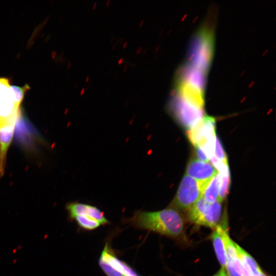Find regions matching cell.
<instances>
[{"label":"cell","mask_w":276,"mask_h":276,"mask_svg":"<svg viewBox=\"0 0 276 276\" xmlns=\"http://www.w3.org/2000/svg\"><path fill=\"white\" fill-rule=\"evenodd\" d=\"M135 276H139V275H135Z\"/></svg>","instance_id":"20"},{"label":"cell","mask_w":276,"mask_h":276,"mask_svg":"<svg viewBox=\"0 0 276 276\" xmlns=\"http://www.w3.org/2000/svg\"><path fill=\"white\" fill-rule=\"evenodd\" d=\"M213 276H228L226 274L225 270L223 268H221L219 271H218Z\"/></svg>","instance_id":"17"},{"label":"cell","mask_w":276,"mask_h":276,"mask_svg":"<svg viewBox=\"0 0 276 276\" xmlns=\"http://www.w3.org/2000/svg\"><path fill=\"white\" fill-rule=\"evenodd\" d=\"M5 78H0V83L2 82Z\"/></svg>","instance_id":"18"},{"label":"cell","mask_w":276,"mask_h":276,"mask_svg":"<svg viewBox=\"0 0 276 276\" xmlns=\"http://www.w3.org/2000/svg\"><path fill=\"white\" fill-rule=\"evenodd\" d=\"M220 179L219 173L215 175L206 185L202 197L209 203H213L218 200Z\"/></svg>","instance_id":"12"},{"label":"cell","mask_w":276,"mask_h":276,"mask_svg":"<svg viewBox=\"0 0 276 276\" xmlns=\"http://www.w3.org/2000/svg\"><path fill=\"white\" fill-rule=\"evenodd\" d=\"M99 264L107 276H135L137 273L125 262L119 259L106 243L99 260Z\"/></svg>","instance_id":"5"},{"label":"cell","mask_w":276,"mask_h":276,"mask_svg":"<svg viewBox=\"0 0 276 276\" xmlns=\"http://www.w3.org/2000/svg\"><path fill=\"white\" fill-rule=\"evenodd\" d=\"M16 121H10L0 124V174L3 175L8 149L13 136Z\"/></svg>","instance_id":"9"},{"label":"cell","mask_w":276,"mask_h":276,"mask_svg":"<svg viewBox=\"0 0 276 276\" xmlns=\"http://www.w3.org/2000/svg\"><path fill=\"white\" fill-rule=\"evenodd\" d=\"M66 209L71 219L81 215L93 218L99 221L102 225L109 223L104 212L95 206L81 202H72L66 205Z\"/></svg>","instance_id":"8"},{"label":"cell","mask_w":276,"mask_h":276,"mask_svg":"<svg viewBox=\"0 0 276 276\" xmlns=\"http://www.w3.org/2000/svg\"><path fill=\"white\" fill-rule=\"evenodd\" d=\"M215 128V119L205 116L187 132L188 138L192 144L196 148H200L209 160L214 156L217 137Z\"/></svg>","instance_id":"2"},{"label":"cell","mask_w":276,"mask_h":276,"mask_svg":"<svg viewBox=\"0 0 276 276\" xmlns=\"http://www.w3.org/2000/svg\"><path fill=\"white\" fill-rule=\"evenodd\" d=\"M222 231V228L219 226L215 228L211 235V239L218 260L222 268H225L227 258Z\"/></svg>","instance_id":"11"},{"label":"cell","mask_w":276,"mask_h":276,"mask_svg":"<svg viewBox=\"0 0 276 276\" xmlns=\"http://www.w3.org/2000/svg\"><path fill=\"white\" fill-rule=\"evenodd\" d=\"M214 156L222 163H227V158L224 149L219 139L216 137L214 148Z\"/></svg>","instance_id":"15"},{"label":"cell","mask_w":276,"mask_h":276,"mask_svg":"<svg viewBox=\"0 0 276 276\" xmlns=\"http://www.w3.org/2000/svg\"><path fill=\"white\" fill-rule=\"evenodd\" d=\"M128 221L139 229L170 238H178L183 233V220L175 209L167 208L153 212L138 211Z\"/></svg>","instance_id":"1"},{"label":"cell","mask_w":276,"mask_h":276,"mask_svg":"<svg viewBox=\"0 0 276 276\" xmlns=\"http://www.w3.org/2000/svg\"><path fill=\"white\" fill-rule=\"evenodd\" d=\"M221 203H209L201 197L187 210V218L196 225L216 228L222 215Z\"/></svg>","instance_id":"3"},{"label":"cell","mask_w":276,"mask_h":276,"mask_svg":"<svg viewBox=\"0 0 276 276\" xmlns=\"http://www.w3.org/2000/svg\"><path fill=\"white\" fill-rule=\"evenodd\" d=\"M260 276H267L263 272L261 273Z\"/></svg>","instance_id":"19"},{"label":"cell","mask_w":276,"mask_h":276,"mask_svg":"<svg viewBox=\"0 0 276 276\" xmlns=\"http://www.w3.org/2000/svg\"><path fill=\"white\" fill-rule=\"evenodd\" d=\"M243 276H260L263 272L255 260L235 243Z\"/></svg>","instance_id":"10"},{"label":"cell","mask_w":276,"mask_h":276,"mask_svg":"<svg viewBox=\"0 0 276 276\" xmlns=\"http://www.w3.org/2000/svg\"><path fill=\"white\" fill-rule=\"evenodd\" d=\"M186 172L188 176L205 184L218 173L217 170L211 163L196 159H191L189 162Z\"/></svg>","instance_id":"7"},{"label":"cell","mask_w":276,"mask_h":276,"mask_svg":"<svg viewBox=\"0 0 276 276\" xmlns=\"http://www.w3.org/2000/svg\"><path fill=\"white\" fill-rule=\"evenodd\" d=\"M196 154L197 159L199 160L205 162H209L210 160L204 152L199 147H196Z\"/></svg>","instance_id":"16"},{"label":"cell","mask_w":276,"mask_h":276,"mask_svg":"<svg viewBox=\"0 0 276 276\" xmlns=\"http://www.w3.org/2000/svg\"><path fill=\"white\" fill-rule=\"evenodd\" d=\"M19 109L14 104L13 94L7 79L0 83V124L16 121Z\"/></svg>","instance_id":"6"},{"label":"cell","mask_w":276,"mask_h":276,"mask_svg":"<svg viewBox=\"0 0 276 276\" xmlns=\"http://www.w3.org/2000/svg\"><path fill=\"white\" fill-rule=\"evenodd\" d=\"M73 219L75 220L80 228L85 230L92 231L102 225L97 220L85 216H77Z\"/></svg>","instance_id":"13"},{"label":"cell","mask_w":276,"mask_h":276,"mask_svg":"<svg viewBox=\"0 0 276 276\" xmlns=\"http://www.w3.org/2000/svg\"><path fill=\"white\" fill-rule=\"evenodd\" d=\"M206 185L185 175L180 182L172 206L188 210L202 197Z\"/></svg>","instance_id":"4"},{"label":"cell","mask_w":276,"mask_h":276,"mask_svg":"<svg viewBox=\"0 0 276 276\" xmlns=\"http://www.w3.org/2000/svg\"><path fill=\"white\" fill-rule=\"evenodd\" d=\"M10 88L13 94L15 106L17 108L19 109L26 91L30 88L27 85L24 87L12 85L10 86Z\"/></svg>","instance_id":"14"}]
</instances>
